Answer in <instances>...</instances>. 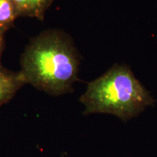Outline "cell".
<instances>
[{"instance_id": "6da1fadb", "label": "cell", "mask_w": 157, "mask_h": 157, "mask_svg": "<svg viewBox=\"0 0 157 157\" xmlns=\"http://www.w3.org/2000/svg\"><path fill=\"white\" fill-rule=\"evenodd\" d=\"M79 56L70 36L58 29L41 33L27 45L21 60L25 84L50 95L71 93L78 79Z\"/></svg>"}, {"instance_id": "7a4b0ae2", "label": "cell", "mask_w": 157, "mask_h": 157, "mask_svg": "<svg viewBox=\"0 0 157 157\" xmlns=\"http://www.w3.org/2000/svg\"><path fill=\"white\" fill-rule=\"evenodd\" d=\"M80 102L84 106V115L109 113L127 121L154 105L155 100L129 66L115 64L88 84Z\"/></svg>"}, {"instance_id": "3957f363", "label": "cell", "mask_w": 157, "mask_h": 157, "mask_svg": "<svg viewBox=\"0 0 157 157\" xmlns=\"http://www.w3.org/2000/svg\"><path fill=\"white\" fill-rule=\"evenodd\" d=\"M24 84L20 71L15 73L0 68V106L10 101Z\"/></svg>"}, {"instance_id": "277c9868", "label": "cell", "mask_w": 157, "mask_h": 157, "mask_svg": "<svg viewBox=\"0 0 157 157\" xmlns=\"http://www.w3.org/2000/svg\"><path fill=\"white\" fill-rule=\"evenodd\" d=\"M17 16L35 17L43 21L53 0H12Z\"/></svg>"}, {"instance_id": "5b68a950", "label": "cell", "mask_w": 157, "mask_h": 157, "mask_svg": "<svg viewBox=\"0 0 157 157\" xmlns=\"http://www.w3.org/2000/svg\"><path fill=\"white\" fill-rule=\"evenodd\" d=\"M17 17L12 0H0V29L7 31L13 27Z\"/></svg>"}, {"instance_id": "8992f818", "label": "cell", "mask_w": 157, "mask_h": 157, "mask_svg": "<svg viewBox=\"0 0 157 157\" xmlns=\"http://www.w3.org/2000/svg\"><path fill=\"white\" fill-rule=\"evenodd\" d=\"M5 32L2 29H0V68L2 67L1 65V58L2 56V52L4 50V46H5Z\"/></svg>"}]
</instances>
